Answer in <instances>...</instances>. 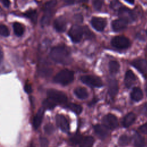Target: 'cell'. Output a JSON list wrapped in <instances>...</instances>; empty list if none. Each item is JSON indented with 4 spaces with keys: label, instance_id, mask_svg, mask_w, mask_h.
I'll return each instance as SVG.
<instances>
[{
    "label": "cell",
    "instance_id": "6da1fadb",
    "mask_svg": "<svg viewBox=\"0 0 147 147\" xmlns=\"http://www.w3.org/2000/svg\"><path fill=\"white\" fill-rule=\"evenodd\" d=\"M49 55L54 61L61 64H68L71 60L69 51L63 45L53 47L51 49Z\"/></svg>",
    "mask_w": 147,
    "mask_h": 147
},
{
    "label": "cell",
    "instance_id": "7a4b0ae2",
    "mask_svg": "<svg viewBox=\"0 0 147 147\" xmlns=\"http://www.w3.org/2000/svg\"><path fill=\"white\" fill-rule=\"evenodd\" d=\"M74 78V72L69 69H64L60 71L55 75L53 80L57 83L62 85H67L73 81Z\"/></svg>",
    "mask_w": 147,
    "mask_h": 147
},
{
    "label": "cell",
    "instance_id": "3957f363",
    "mask_svg": "<svg viewBox=\"0 0 147 147\" xmlns=\"http://www.w3.org/2000/svg\"><path fill=\"white\" fill-rule=\"evenodd\" d=\"M56 0H51L47 3L44 6V15L41 19V22L43 25H47L49 23L52 16L53 13L54 8L56 6Z\"/></svg>",
    "mask_w": 147,
    "mask_h": 147
},
{
    "label": "cell",
    "instance_id": "277c9868",
    "mask_svg": "<svg viewBox=\"0 0 147 147\" xmlns=\"http://www.w3.org/2000/svg\"><path fill=\"white\" fill-rule=\"evenodd\" d=\"M48 98L57 104H65L67 102V95L62 91L50 89L47 91Z\"/></svg>",
    "mask_w": 147,
    "mask_h": 147
},
{
    "label": "cell",
    "instance_id": "5b68a950",
    "mask_svg": "<svg viewBox=\"0 0 147 147\" xmlns=\"http://www.w3.org/2000/svg\"><path fill=\"white\" fill-rule=\"evenodd\" d=\"M80 80L83 83L93 87H100L103 86L101 79L94 75H83L81 76Z\"/></svg>",
    "mask_w": 147,
    "mask_h": 147
},
{
    "label": "cell",
    "instance_id": "8992f818",
    "mask_svg": "<svg viewBox=\"0 0 147 147\" xmlns=\"http://www.w3.org/2000/svg\"><path fill=\"white\" fill-rule=\"evenodd\" d=\"M111 45L117 49H126L130 45V42L129 40L124 36H115L111 41Z\"/></svg>",
    "mask_w": 147,
    "mask_h": 147
},
{
    "label": "cell",
    "instance_id": "52a82bcc",
    "mask_svg": "<svg viewBox=\"0 0 147 147\" xmlns=\"http://www.w3.org/2000/svg\"><path fill=\"white\" fill-rule=\"evenodd\" d=\"M83 30L82 28L79 25H73L68 32V36L74 42H79L83 36Z\"/></svg>",
    "mask_w": 147,
    "mask_h": 147
},
{
    "label": "cell",
    "instance_id": "ba28073f",
    "mask_svg": "<svg viewBox=\"0 0 147 147\" xmlns=\"http://www.w3.org/2000/svg\"><path fill=\"white\" fill-rule=\"evenodd\" d=\"M103 123L107 129H114L118 126L117 118L113 114H108L103 118Z\"/></svg>",
    "mask_w": 147,
    "mask_h": 147
},
{
    "label": "cell",
    "instance_id": "9c48e42d",
    "mask_svg": "<svg viewBox=\"0 0 147 147\" xmlns=\"http://www.w3.org/2000/svg\"><path fill=\"white\" fill-rule=\"evenodd\" d=\"M118 15L120 17V18L124 19L128 22L133 21L135 20V14L133 11L125 7H121L119 9Z\"/></svg>",
    "mask_w": 147,
    "mask_h": 147
},
{
    "label": "cell",
    "instance_id": "30bf717a",
    "mask_svg": "<svg viewBox=\"0 0 147 147\" xmlns=\"http://www.w3.org/2000/svg\"><path fill=\"white\" fill-rule=\"evenodd\" d=\"M131 64L142 75L147 74V61L146 60L137 59L133 60Z\"/></svg>",
    "mask_w": 147,
    "mask_h": 147
},
{
    "label": "cell",
    "instance_id": "8fae6325",
    "mask_svg": "<svg viewBox=\"0 0 147 147\" xmlns=\"http://www.w3.org/2000/svg\"><path fill=\"white\" fill-rule=\"evenodd\" d=\"M92 26L97 31H103L106 26L107 22L105 18L100 17H93L91 20Z\"/></svg>",
    "mask_w": 147,
    "mask_h": 147
},
{
    "label": "cell",
    "instance_id": "7c38bea8",
    "mask_svg": "<svg viewBox=\"0 0 147 147\" xmlns=\"http://www.w3.org/2000/svg\"><path fill=\"white\" fill-rule=\"evenodd\" d=\"M56 122L57 126L64 132H68L69 130V125L65 117L61 114L56 116Z\"/></svg>",
    "mask_w": 147,
    "mask_h": 147
},
{
    "label": "cell",
    "instance_id": "4fadbf2b",
    "mask_svg": "<svg viewBox=\"0 0 147 147\" xmlns=\"http://www.w3.org/2000/svg\"><path fill=\"white\" fill-rule=\"evenodd\" d=\"M128 22L124 19L119 18L111 22V28L114 32H120L127 27Z\"/></svg>",
    "mask_w": 147,
    "mask_h": 147
},
{
    "label": "cell",
    "instance_id": "5bb4252c",
    "mask_svg": "<svg viewBox=\"0 0 147 147\" xmlns=\"http://www.w3.org/2000/svg\"><path fill=\"white\" fill-rule=\"evenodd\" d=\"M53 26L56 31L59 32H63L65 30L67 27V22L63 17H59L57 18L54 22Z\"/></svg>",
    "mask_w": 147,
    "mask_h": 147
},
{
    "label": "cell",
    "instance_id": "9a60e30c",
    "mask_svg": "<svg viewBox=\"0 0 147 147\" xmlns=\"http://www.w3.org/2000/svg\"><path fill=\"white\" fill-rule=\"evenodd\" d=\"M94 129L96 135L100 138H105L108 135V129L104 125H96L94 126Z\"/></svg>",
    "mask_w": 147,
    "mask_h": 147
},
{
    "label": "cell",
    "instance_id": "2e32d148",
    "mask_svg": "<svg viewBox=\"0 0 147 147\" xmlns=\"http://www.w3.org/2000/svg\"><path fill=\"white\" fill-rule=\"evenodd\" d=\"M136 77L134 74L131 70H128L125 76V84L127 88H130L136 82Z\"/></svg>",
    "mask_w": 147,
    "mask_h": 147
},
{
    "label": "cell",
    "instance_id": "e0dca14e",
    "mask_svg": "<svg viewBox=\"0 0 147 147\" xmlns=\"http://www.w3.org/2000/svg\"><path fill=\"white\" fill-rule=\"evenodd\" d=\"M118 91V84L116 80H111L109 83L108 93L111 97H114Z\"/></svg>",
    "mask_w": 147,
    "mask_h": 147
},
{
    "label": "cell",
    "instance_id": "ac0fdd59",
    "mask_svg": "<svg viewBox=\"0 0 147 147\" xmlns=\"http://www.w3.org/2000/svg\"><path fill=\"white\" fill-rule=\"evenodd\" d=\"M44 110H45V109L44 107L40 108L37 111V113H36L35 117H34L33 121V125L35 129H37L40 125L44 116Z\"/></svg>",
    "mask_w": 147,
    "mask_h": 147
},
{
    "label": "cell",
    "instance_id": "d6986e66",
    "mask_svg": "<svg viewBox=\"0 0 147 147\" xmlns=\"http://www.w3.org/2000/svg\"><path fill=\"white\" fill-rule=\"evenodd\" d=\"M75 95L80 99H85L88 96V94L87 90L82 87H78L74 90Z\"/></svg>",
    "mask_w": 147,
    "mask_h": 147
},
{
    "label": "cell",
    "instance_id": "ffe728a7",
    "mask_svg": "<svg viewBox=\"0 0 147 147\" xmlns=\"http://www.w3.org/2000/svg\"><path fill=\"white\" fill-rule=\"evenodd\" d=\"M130 97L132 100L138 102L142 99L143 94L142 90L138 87H134L130 93Z\"/></svg>",
    "mask_w": 147,
    "mask_h": 147
},
{
    "label": "cell",
    "instance_id": "44dd1931",
    "mask_svg": "<svg viewBox=\"0 0 147 147\" xmlns=\"http://www.w3.org/2000/svg\"><path fill=\"white\" fill-rule=\"evenodd\" d=\"M136 115L133 113H129L126 115L124 117L122 122V124L125 127H129L132 125V123L136 120Z\"/></svg>",
    "mask_w": 147,
    "mask_h": 147
},
{
    "label": "cell",
    "instance_id": "7402d4cb",
    "mask_svg": "<svg viewBox=\"0 0 147 147\" xmlns=\"http://www.w3.org/2000/svg\"><path fill=\"white\" fill-rule=\"evenodd\" d=\"M94 142V139L91 136L83 137L80 142L79 143L80 147H92Z\"/></svg>",
    "mask_w": 147,
    "mask_h": 147
},
{
    "label": "cell",
    "instance_id": "603a6c76",
    "mask_svg": "<svg viewBox=\"0 0 147 147\" xmlns=\"http://www.w3.org/2000/svg\"><path fill=\"white\" fill-rule=\"evenodd\" d=\"M134 145L136 147H144L145 145L144 138L138 133H136L133 137Z\"/></svg>",
    "mask_w": 147,
    "mask_h": 147
},
{
    "label": "cell",
    "instance_id": "cb8c5ba5",
    "mask_svg": "<svg viewBox=\"0 0 147 147\" xmlns=\"http://www.w3.org/2000/svg\"><path fill=\"white\" fill-rule=\"evenodd\" d=\"M13 29L15 34L17 36H21L24 32V26L19 22H16L13 24Z\"/></svg>",
    "mask_w": 147,
    "mask_h": 147
},
{
    "label": "cell",
    "instance_id": "d4e9b609",
    "mask_svg": "<svg viewBox=\"0 0 147 147\" xmlns=\"http://www.w3.org/2000/svg\"><path fill=\"white\" fill-rule=\"evenodd\" d=\"M119 64L118 61L111 60L109 62V70L111 74H117L119 69Z\"/></svg>",
    "mask_w": 147,
    "mask_h": 147
},
{
    "label": "cell",
    "instance_id": "484cf974",
    "mask_svg": "<svg viewBox=\"0 0 147 147\" xmlns=\"http://www.w3.org/2000/svg\"><path fill=\"white\" fill-rule=\"evenodd\" d=\"M67 106L69 110H71L72 111H73L74 113H75L76 114H79L82 111L83 108L79 105L71 103H69L68 105H67Z\"/></svg>",
    "mask_w": 147,
    "mask_h": 147
},
{
    "label": "cell",
    "instance_id": "4316f807",
    "mask_svg": "<svg viewBox=\"0 0 147 147\" xmlns=\"http://www.w3.org/2000/svg\"><path fill=\"white\" fill-rule=\"evenodd\" d=\"M56 105L57 104L55 102L48 98L45 99L42 102V107H44L45 109H52L54 108Z\"/></svg>",
    "mask_w": 147,
    "mask_h": 147
},
{
    "label": "cell",
    "instance_id": "83f0119b",
    "mask_svg": "<svg viewBox=\"0 0 147 147\" xmlns=\"http://www.w3.org/2000/svg\"><path fill=\"white\" fill-rule=\"evenodd\" d=\"M25 16L28 17L33 22L36 23L37 20V14L36 10H32L29 11H27L25 14Z\"/></svg>",
    "mask_w": 147,
    "mask_h": 147
},
{
    "label": "cell",
    "instance_id": "f1b7e54d",
    "mask_svg": "<svg viewBox=\"0 0 147 147\" xmlns=\"http://www.w3.org/2000/svg\"><path fill=\"white\" fill-rule=\"evenodd\" d=\"M129 141L130 140L129 137L125 134H123L120 136L118 142L121 146H126L129 143Z\"/></svg>",
    "mask_w": 147,
    "mask_h": 147
},
{
    "label": "cell",
    "instance_id": "f546056e",
    "mask_svg": "<svg viewBox=\"0 0 147 147\" xmlns=\"http://www.w3.org/2000/svg\"><path fill=\"white\" fill-rule=\"evenodd\" d=\"M10 34V32L7 27L3 24H0V35L7 37Z\"/></svg>",
    "mask_w": 147,
    "mask_h": 147
},
{
    "label": "cell",
    "instance_id": "4dcf8cb0",
    "mask_svg": "<svg viewBox=\"0 0 147 147\" xmlns=\"http://www.w3.org/2000/svg\"><path fill=\"white\" fill-rule=\"evenodd\" d=\"M83 138V136L80 134H75V136H74L71 139H70V141H71V142L72 144H79V143L80 142L82 139Z\"/></svg>",
    "mask_w": 147,
    "mask_h": 147
},
{
    "label": "cell",
    "instance_id": "1f68e13d",
    "mask_svg": "<svg viewBox=\"0 0 147 147\" xmlns=\"http://www.w3.org/2000/svg\"><path fill=\"white\" fill-rule=\"evenodd\" d=\"M92 5L97 10H99L101 9L102 5H103V0H93Z\"/></svg>",
    "mask_w": 147,
    "mask_h": 147
},
{
    "label": "cell",
    "instance_id": "d6a6232c",
    "mask_svg": "<svg viewBox=\"0 0 147 147\" xmlns=\"http://www.w3.org/2000/svg\"><path fill=\"white\" fill-rule=\"evenodd\" d=\"M44 130H45V131L47 134H51L53 131V130H54V127L52 126V125L49 123V124H48V125L45 126Z\"/></svg>",
    "mask_w": 147,
    "mask_h": 147
},
{
    "label": "cell",
    "instance_id": "836d02e7",
    "mask_svg": "<svg viewBox=\"0 0 147 147\" xmlns=\"http://www.w3.org/2000/svg\"><path fill=\"white\" fill-rule=\"evenodd\" d=\"M48 141L47 138L42 137L40 138V145L41 147H47L48 145Z\"/></svg>",
    "mask_w": 147,
    "mask_h": 147
},
{
    "label": "cell",
    "instance_id": "e575fe53",
    "mask_svg": "<svg viewBox=\"0 0 147 147\" xmlns=\"http://www.w3.org/2000/svg\"><path fill=\"white\" fill-rule=\"evenodd\" d=\"M140 130L144 134H147V123L141 126L140 127Z\"/></svg>",
    "mask_w": 147,
    "mask_h": 147
},
{
    "label": "cell",
    "instance_id": "d590c367",
    "mask_svg": "<svg viewBox=\"0 0 147 147\" xmlns=\"http://www.w3.org/2000/svg\"><path fill=\"white\" fill-rule=\"evenodd\" d=\"M24 89H25V91L27 92V93H30L32 92V87H31V86L29 84H26L25 86V87H24Z\"/></svg>",
    "mask_w": 147,
    "mask_h": 147
},
{
    "label": "cell",
    "instance_id": "8d00e7d4",
    "mask_svg": "<svg viewBox=\"0 0 147 147\" xmlns=\"http://www.w3.org/2000/svg\"><path fill=\"white\" fill-rule=\"evenodd\" d=\"M64 2L67 5H72L74 3V0H63Z\"/></svg>",
    "mask_w": 147,
    "mask_h": 147
},
{
    "label": "cell",
    "instance_id": "74e56055",
    "mask_svg": "<svg viewBox=\"0 0 147 147\" xmlns=\"http://www.w3.org/2000/svg\"><path fill=\"white\" fill-rule=\"evenodd\" d=\"M3 4L6 6V7H8L10 5V1L9 0H2Z\"/></svg>",
    "mask_w": 147,
    "mask_h": 147
},
{
    "label": "cell",
    "instance_id": "f35d334b",
    "mask_svg": "<svg viewBox=\"0 0 147 147\" xmlns=\"http://www.w3.org/2000/svg\"><path fill=\"white\" fill-rule=\"evenodd\" d=\"M3 53L2 51L1 48L0 47V63L2 62V61L3 60Z\"/></svg>",
    "mask_w": 147,
    "mask_h": 147
},
{
    "label": "cell",
    "instance_id": "ab89813d",
    "mask_svg": "<svg viewBox=\"0 0 147 147\" xmlns=\"http://www.w3.org/2000/svg\"><path fill=\"white\" fill-rule=\"evenodd\" d=\"M127 2L129 3H131V4H133L134 3V0H125Z\"/></svg>",
    "mask_w": 147,
    "mask_h": 147
},
{
    "label": "cell",
    "instance_id": "60d3db41",
    "mask_svg": "<svg viewBox=\"0 0 147 147\" xmlns=\"http://www.w3.org/2000/svg\"><path fill=\"white\" fill-rule=\"evenodd\" d=\"M80 1L81 2H83V3H84V2H87L88 1V0H80Z\"/></svg>",
    "mask_w": 147,
    "mask_h": 147
},
{
    "label": "cell",
    "instance_id": "b9f144b4",
    "mask_svg": "<svg viewBox=\"0 0 147 147\" xmlns=\"http://www.w3.org/2000/svg\"><path fill=\"white\" fill-rule=\"evenodd\" d=\"M29 147H35V146H34V144L32 143V144H31V145H30V146H29Z\"/></svg>",
    "mask_w": 147,
    "mask_h": 147
},
{
    "label": "cell",
    "instance_id": "7bdbcfd3",
    "mask_svg": "<svg viewBox=\"0 0 147 147\" xmlns=\"http://www.w3.org/2000/svg\"><path fill=\"white\" fill-rule=\"evenodd\" d=\"M146 95H147V84L146 85Z\"/></svg>",
    "mask_w": 147,
    "mask_h": 147
}]
</instances>
